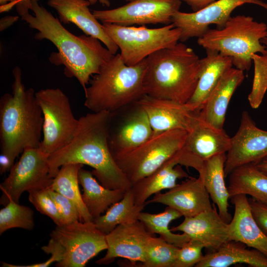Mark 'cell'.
Returning <instances> with one entry per match:
<instances>
[{
  "instance_id": "7a4b0ae2",
  "label": "cell",
  "mask_w": 267,
  "mask_h": 267,
  "mask_svg": "<svg viewBox=\"0 0 267 267\" xmlns=\"http://www.w3.org/2000/svg\"><path fill=\"white\" fill-rule=\"evenodd\" d=\"M31 10L34 15L29 13L21 19L38 31L35 39L48 40L56 47L58 52L51 54L50 61L64 65L65 75L76 78L85 89L90 77L98 74L114 54L98 39L86 35L77 36L69 32L38 0H32Z\"/></svg>"
},
{
  "instance_id": "30bf717a",
  "label": "cell",
  "mask_w": 267,
  "mask_h": 267,
  "mask_svg": "<svg viewBox=\"0 0 267 267\" xmlns=\"http://www.w3.org/2000/svg\"><path fill=\"white\" fill-rule=\"evenodd\" d=\"M36 96L44 117L43 137L39 148L49 156L71 141L79 119L74 116L69 98L60 89H42Z\"/></svg>"
},
{
  "instance_id": "f6af8a7d",
  "label": "cell",
  "mask_w": 267,
  "mask_h": 267,
  "mask_svg": "<svg viewBox=\"0 0 267 267\" xmlns=\"http://www.w3.org/2000/svg\"><path fill=\"white\" fill-rule=\"evenodd\" d=\"M91 4H94L97 2H99L104 6L109 7L110 5V2L109 0H87Z\"/></svg>"
},
{
  "instance_id": "f1b7e54d",
  "label": "cell",
  "mask_w": 267,
  "mask_h": 267,
  "mask_svg": "<svg viewBox=\"0 0 267 267\" xmlns=\"http://www.w3.org/2000/svg\"><path fill=\"white\" fill-rule=\"evenodd\" d=\"M230 197L249 195L256 200L267 202V174L254 163L242 165L229 175L227 186Z\"/></svg>"
},
{
  "instance_id": "836d02e7",
  "label": "cell",
  "mask_w": 267,
  "mask_h": 267,
  "mask_svg": "<svg viewBox=\"0 0 267 267\" xmlns=\"http://www.w3.org/2000/svg\"><path fill=\"white\" fill-rule=\"evenodd\" d=\"M35 225L34 212L26 206L10 201L0 210V234L15 227L32 230Z\"/></svg>"
},
{
  "instance_id": "b9f144b4",
  "label": "cell",
  "mask_w": 267,
  "mask_h": 267,
  "mask_svg": "<svg viewBox=\"0 0 267 267\" xmlns=\"http://www.w3.org/2000/svg\"><path fill=\"white\" fill-rule=\"evenodd\" d=\"M19 19L17 16H5L0 20V31H3L11 26Z\"/></svg>"
},
{
  "instance_id": "ac0fdd59",
  "label": "cell",
  "mask_w": 267,
  "mask_h": 267,
  "mask_svg": "<svg viewBox=\"0 0 267 267\" xmlns=\"http://www.w3.org/2000/svg\"><path fill=\"white\" fill-rule=\"evenodd\" d=\"M228 228L229 223L222 218L214 203L212 209L193 217H184L180 224L171 230L182 232L190 240L202 243L205 248L212 252L229 240Z\"/></svg>"
},
{
  "instance_id": "8d00e7d4",
  "label": "cell",
  "mask_w": 267,
  "mask_h": 267,
  "mask_svg": "<svg viewBox=\"0 0 267 267\" xmlns=\"http://www.w3.org/2000/svg\"><path fill=\"white\" fill-rule=\"evenodd\" d=\"M205 248L202 243L190 240L179 247L173 267H191L195 266L203 258L202 250Z\"/></svg>"
},
{
  "instance_id": "484cf974",
  "label": "cell",
  "mask_w": 267,
  "mask_h": 267,
  "mask_svg": "<svg viewBox=\"0 0 267 267\" xmlns=\"http://www.w3.org/2000/svg\"><path fill=\"white\" fill-rule=\"evenodd\" d=\"M242 242L229 240L217 250L210 252L195 266L196 267H227L244 263L253 267H267V257L259 251L249 249Z\"/></svg>"
},
{
  "instance_id": "83f0119b",
  "label": "cell",
  "mask_w": 267,
  "mask_h": 267,
  "mask_svg": "<svg viewBox=\"0 0 267 267\" xmlns=\"http://www.w3.org/2000/svg\"><path fill=\"white\" fill-rule=\"evenodd\" d=\"M91 172L82 167L79 183L83 188V202L93 220L100 216L113 204L120 201L127 190L105 188L96 180Z\"/></svg>"
},
{
  "instance_id": "1f68e13d",
  "label": "cell",
  "mask_w": 267,
  "mask_h": 267,
  "mask_svg": "<svg viewBox=\"0 0 267 267\" xmlns=\"http://www.w3.org/2000/svg\"><path fill=\"white\" fill-rule=\"evenodd\" d=\"M182 216L178 211L167 206L163 212L158 214L141 212L138 220L144 225L151 234L157 233L162 239L181 247L183 244L190 240L189 237L184 233H174L169 228V224L173 220Z\"/></svg>"
},
{
  "instance_id": "7bdbcfd3",
  "label": "cell",
  "mask_w": 267,
  "mask_h": 267,
  "mask_svg": "<svg viewBox=\"0 0 267 267\" xmlns=\"http://www.w3.org/2000/svg\"><path fill=\"white\" fill-rule=\"evenodd\" d=\"M13 165L9 158L5 155L1 153L0 155V173L1 175L10 170Z\"/></svg>"
},
{
  "instance_id": "60d3db41",
  "label": "cell",
  "mask_w": 267,
  "mask_h": 267,
  "mask_svg": "<svg viewBox=\"0 0 267 267\" xmlns=\"http://www.w3.org/2000/svg\"><path fill=\"white\" fill-rule=\"evenodd\" d=\"M16 9L21 17L29 13V10L32 7V0H16Z\"/></svg>"
},
{
  "instance_id": "6da1fadb",
  "label": "cell",
  "mask_w": 267,
  "mask_h": 267,
  "mask_svg": "<svg viewBox=\"0 0 267 267\" xmlns=\"http://www.w3.org/2000/svg\"><path fill=\"white\" fill-rule=\"evenodd\" d=\"M112 115L107 111L92 112L79 118L71 141L48 156L51 178L56 176L63 165L81 164L92 168V175L106 188L127 190L131 188V183L117 165L109 148Z\"/></svg>"
},
{
  "instance_id": "7dc6e473",
  "label": "cell",
  "mask_w": 267,
  "mask_h": 267,
  "mask_svg": "<svg viewBox=\"0 0 267 267\" xmlns=\"http://www.w3.org/2000/svg\"><path fill=\"white\" fill-rule=\"evenodd\" d=\"M261 43L265 46L266 47V50H267V53L266 54H265L264 55L266 56V57H267V36L265 37L264 38H263L262 40H261Z\"/></svg>"
},
{
  "instance_id": "d6a6232c",
  "label": "cell",
  "mask_w": 267,
  "mask_h": 267,
  "mask_svg": "<svg viewBox=\"0 0 267 267\" xmlns=\"http://www.w3.org/2000/svg\"><path fill=\"white\" fill-rule=\"evenodd\" d=\"M179 247L160 237L151 236L148 241L144 262L140 267H173Z\"/></svg>"
},
{
  "instance_id": "d4e9b609",
  "label": "cell",
  "mask_w": 267,
  "mask_h": 267,
  "mask_svg": "<svg viewBox=\"0 0 267 267\" xmlns=\"http://www.w3.org/2000/svg\"><path fill=\"white\" fill-rule=\"evenodd\" d=\"M206 51V56L200 59L199 80L196 89L186 103L197 111H200L222 76L233 66L230 57L216 51Z\"/></svg>"
},
{
  "instance_id": "5bb4252c",
  "label": "cell",
  "mask_w": 267,
  "mask_h": 267,
  "mask_svg": "<svg viewBox=\"0 0 267 267\" xmlns=\"http://www.w3.org/2000/svg\"><path fill=\"white\" fill-rule=\"evenodd\" d=\"M267 156V131L258 128L249 114L244 111L239 127L231 137L226 153L224 174L226 177L235 168L256 163Z\"/></svg>"
},
{
  "instance_id": "9c48e42d",
  "label": "cell",
  "mask_w": 267,
  "mask_h": 267,
  "mask_svg": "<svg viewBox=\"0 0 267 267\" xmlns=\"http://www.w3.org/2000/svg\"><path fill=\"white\" fill-rule=\"evenodd\" d=\"M107 35L118 46L120 56L129 66L136 65L155 51L178 43L181 31L171 23L158 28L102 23Z\"/></svg>"
},
{
  "instance_id": "52a82bcc",
  "label": "cell",
  "mask_w": 267,
  "mask_h": 267,
  "mask_svg": "<svg viewBox=\"0 0 267 267\" xmlns=\"http://www.w3.org/2000/svg\"><path fill=\"white\" fill-rule=\"evenodd\" d=\"M50 237L42 250L55 257L57 267H84L91 259L107 249L105 234L93 222L56 225Z\"/></svg>"
},
{
  "instance_id": "44dd1931",
  "label": "cell",
  "mask_w": 267,
  "mask_h": 267,
  "mask_svg": "<svg viewBox=\"0 0 267 267\" xmlns=\"http://www.w3.org/2000/svg\"><path fill=\"white\" fill-rule=\"evenodd\" d=\"M230 199L234 213L229 222V240L242 242L267 257V235L254 218L247 195L238 194Z\"/></svg>"
},
{
  "instance_id": "ffe728a7",
  "label": "cell",
  "mask_w": 267,
  "mask_h": 267,
  "mask_svg": "<svg viewBox=\"0 0 267 267\" xmlns=\"http://www.w3.org/2000/svg\"><path fill=\"white\" fill-rule=\"evenodd\" d=\"M231 137L222 129H216L199 117L192 129L187 132L183 149L200 166L212 157L226 153L230 145Z\"/></svg>"
},
{
  "instance_id": "3957f363",
  "label": "cell",
  "mask_w": 267,
  "mask_h": 267,
  "mask_svg": "<svg viewBox=\"0 0 267 267\" xmlns=\"http://www.w3.org/2000/svg\"><path fill=\"white\" fill-rule=\"evenodd\" d=\"M12 74V93L0 100V141L1 153L13 165L25 149L39 147L44 117L34 89L25 88L21 69L15 67Z\"/></svg>"
},
{
  "instance_id": "4316f807",
  "label": "cell",
  "mask_w": 267,
  "mask_h": 267,
  "mask_svg": "<svg viewBox=\"0 0 267 267\" xmlns=\"http://www.w3.org/2000/svg\"><path fill=\"white\" fill-rule=\"evenodd\" d=\"M226 156V153H222L206 160L199 176L202 178L210 198L217 205L219 215L229 223L232 216L228 212L230 197L224 180Z\"/></svg>"
},
{
  "instance_id": "ba28073f",
  "label": "cell",
  "mask_w": 267,
  "mask_h": 267,
  "mask_svg": "<svg viewBox=\"0 0 267 267\" xmlns=\"http://www.w3.org/2000/svg\"><path fill=\"white\" fill-rule=\"evenodd\" d=\"M187 134L186 131L181 129L154 134L137 147L112 154L132 185L153 173L180 149Z\"/></svg>"
},
{
  "instance_id": "4dcf8cb0",
  "label": "cell",
  "mask_w": 267,
  "mask_h": 267,
  "mask_svg": "<svg viewBox=\"0 0 267 267\" xmlns=\"http://www.w3.org/2000/svg\"><path fill=\"white\" fill-rule=\"evenodd\" d=\"M145 206L135 204L133 192L130 188L120 201L112 205L105 214L94 219L93 222L97 229L106 235L119 224L138 220V215Z\"/></svg>"
},
{
  "instance_id": "8fae6325",
  "label": "cell",
  "mask_w": 267,
  "mask_h": 267,
  "mask_svg": "<svg viewBox=\"0 0 267 267\" xmlns=\"http://www.w3.org/2000/svg\"><path fill=\"white\" fill-rule=\"evenodd\" d=\"M53 179L49 176L48 156L39 148L25 149L0 184V203L5 206L11 201L19 203L24 191L48 188Z\"/></svg>"
},
{
  "instance_id": "74e56055",
  "label": "cell",
  "mask_w": 267,
  "mask_h": 267,
  "mask_svg": "<svg viewBox=\"0 0 267 267\" xmlns=\"http://www.w3.org/2000/svg\"><path fill=\"white\" fill-rule=\"evenodd\" d=\"M64 224L80 221V215L75 205L60 193L48 188Z\"/></svg>"
},
{
  "instance_id": "c3c4849f",
  "label": "cell",
  "mask_w": 267,
  "mask_h": 267,
  "mask_svg": "<svg viewBox=\"0 0 267 267\" xmlns=\"http://www.w3.org/2000/svg\"><path fill=\"white\" fill-rule=\"evenodd\" d=\"M125 0L127 1H130L131 0Z\"/></svg>"
},
{
  "instance_id": "ee69618b",
  "label": "cell",
  "mask_w": 267,
  "mask_h": 267,
  "mask_svg": "<svg viewBox=\"0 0 267 267\" xmlns=\"http://www.w3.org/2000/svg\"><path fill=\"white\" fill-rule=\"evenodd\" d=\"M255 164L260 170L267 174V156L255 163Z\"/></svg>"
},
{
  "instance_id": "5b68a950",
  "label": "cell",
  "mask_w": 267,
  "mask_h": 267,
  "mask_svg": "<svg viewBox=\"0 0 267 267\" xmlns=\"http://www.w3.org/2000/svg\"><path fill=\"white\" fill-rule=\"evenodd\" d=\"M145 59L127 65L120 53L113 55L94 75L84 89L85 106L92 112H117L145 95L143 78Z\"/></svg>"
},
{
  "instance_id": "e0dca14e",
  "label": "cell",
  "mask_w": 267,
  "mask_h": 267,
  "mask_svg": "<svg viewBox=\"0 0 267 267\" xmlns=\"http://www.w3.org/2000/svg\"><path fill=\"white\" fill-rule=\"evenodd\" d=\"M210 198L202 178L190 177L164 193H156L145 205L161 203L177 210L184 217H191L213 208Z\"/></svg>"
},
{
  "instance_id": "277c9868",
  "label": "cell",
  "mask_w": 267,
  "mask_h": 267,
  "mask_svg": "<svg viewBox=\"0 0 267 267\" xmlns=\"http://www.w3.org/2000/svg\"><path fill=\"white\" fill-rule=\"evenodd\" d=\"M143 78L145 94L186 103L199 80L200 59L182 42L158 50L145 58Z\"/></svg>"
},
{
  "instance_id": "bcb514c9",
  "label": "cell",
  "mask_w": 267,
  "mask_h": 267,
  "mask_svg": "<svg viewBox=\"0 0 267 267\" xmlns=\"http://www.w3.org/2000/svg\"><path fill=\"white\" fill-rule=\"evenodd\" d=\"M9 2H13L16 5V0H0V5H5Z\"/></svg>"
},
{
  "instance_id": "ab89813d",
  "label": "cell",
  "mask_w": 267,
  "mask_h": 267,
  "mask_svg": "<svg viewBox=\"0 0 267 267\" xmlns=\"http://www.w3.org/2000/svg\"><path fill=\"white\" fill-rule=\"evenodd\" d=\"M189 5L193 12L198 11L217 0H180Z\"/></svg>"
},
{
  "instance_id": "f35d334b",
  "label": "cell",
  "mask_w": 267,
  "mask_h": 267,
  "mask_svg": "<svg viewBox=\"0 0 267 267\" xmlns=\"http://www.w3.org/2000/svg\"><path fill=\"white\" fill-rule=\"evenodd\" d=\"M248 202L256 222L267 235V202L261 201L251 197L248 198Z\"/></svg>"
},
{
  "instance_id": "cb8c5ba5",
  "label": "cell",
  "mask_w": 267,
  "mask_h": 267,
  "mask_svg": "<svg viewBox=\"0 0 267 267\" xmlns=\"http://www.w3.org/2000/svg\"><path fill=\"white\" fill-rule=\"evenodd\" d=\"M134 103V108L114 131L109 130L108 143L111 153L137 147L154 134L146 112Z\"/></svg>"
},
{
  "instance_id": "f546056e",
  "label": "cell",
  "mask_w": 267,
  "mask_h": 267,
  "mask_svg": "<svg viewBox=\"0 0 267 267\" xmlns=\"http://www.w3.org/2000/svg\"><path fill=\"white\" fill-rule=\"evenodd\" d=\"M81 164H68L60 167L49 188L71 200L77 208L80 222H93V219L85 205L80 193L78 174Z\"/></svg>"
},
{
  "instance_id": "7c38bea8",
  "label": "cell",
  "mask_w": 267,
  "mask_h": 267,
  "mask_svg": "<svg viewBox=\"0 0 267 267\" xmlns=\"http://www.w3.org/2000/svg\"><path fill=\"white\" fill-rule=\"evenodd\" d=\"M180 0H131L125 5L108 10H94L95 18L102 23L123 26L172 23L179 11Z\"/></svg>"
},
{
  "instance_id": "7402d4cb",
  "label": "cell",
  "mask_w": 267,
  "mask_h": 267,
  "mask_svg": "<svg viewBox=\"0 0 267 267\" xmlns=\"http://www.w3.org/2000/svg\"><path fill=\"white\" fill-rule=\"evenodd\" d=\"M243 72L231 67L224 73L199 111L203 121L216 129H223L230 99L244 79Z\"/></svg>"
},
{
  "instance_id": "d6986e66",
  "label": "cell",
  "mask_w": 267,
  "mask_h": 267,
  "mask_svg": "<svg viewBox=\"0 0 267 267\" xmlns=\"http://www.w3.org/2000/svg\"><path fill=\"white\" fill-rule=\"evenodd\" d=\"M48 5L57 12L61 23H73L85 35L98 39L112 54L118 46L107 35L98 20L91 12L87 0H48Z\"/></svg>"
},
{
  "instance_id": "4fadbf2b",
  "label": "cell",
  "mask_w": 267,
  "mask_h": 267,
  "mask_svg": "<svg viewBox=\"0 0 267 267\" xmlns=\"http://www.w3.org/2000/svg\"><path fill=\"white\" fill-rule=\"evenodd\" d=\"M245 3L257 4L267 10V3L261 0H217L197 11H177L172 18V23L180 30L179 41L184 42L190 38L201 37L211 24H215L217 29L223 28L232 12Z\"/></svg>"
},
{
  "instance_id": "d590c367",
  "label": "cell",
  "mask_w": 267,
  "mask_h": 267,
  "mask_svg": "<svg viewBox=\"0 0 267 267\" xmlns=\"http://www.w3.org/2000/svg\"><path fill=\"white\" fill-rule=\"evenodd\" d=\"M29 200L41 214L49 217L56 225L64 224L56 205L49 195L48 188L28 191Z\"/></svg>"
},
{
  "instance_id": "603a6c76",
  "label": "cell",
  "mask_w": 267,
  "mask_h": 267,
  "mask_svg": "<svg viewBox=\"0 0 267 267\" xmlns=\"http://www.w3.org/2000/svg\"><path fill=\"white\" fill-rule=\"evenodd\" d=\"M179 150L153 173L132 184L136 205L146 206V200L151 195L173 188L177 185L178 179L190 177L182 168Z\"/></svg>"
},
{
  "instance_id": "8992f818",
  "label": "cell",
  "mask_w": 267,
  "mask_h": 267,
  "mask_svg": "<svg viewBox=\"0 0 267 267\" xmlns=\"http://www.w3.org/2000/svg\"><path fill=\"white\" fill-rule=\"evenodd\" d=\"M267 36V25L244 15L231 16L223 28L209 29L198 38V44L206 50L229 57L233 65L243 71L250 69L252 55L267 53L261 40Z\"/></svg>"
},
{
  "instance_id": "e575fe53",
  "label": "cell",
  "mask_w": 267,
  "mask_h": 267,
  "mask_svg": "<svg viewBox=\"0 0 267 267\" xmlns=\"http://www.w3.org/2000/svg\"><path fill=\"white\" fill-rule=\"evenodd\" d=\"M254 66V75L251 91L248 99L251 107L258 108L267 90V58L258 53L252 55Z\"/></svg>"
},
{
  "instance_id": "9a60e30c",
  "label": "cell",
  "mask_w": 267,
  "mask_h": 267,
  "mask_svg": "<svg viewBox=\"0 0 267 267\" xmlns=\"http://www.w3.org/2000/svg\"><path fill=\"white\" fill-rule=\"evenodd\" d=\"M138 220L134 222L120 224L105 235L107 252L96 261L98 265H108L116 258L129 260L132 264L143 263L145 258L146 247L152 236Z\"/></svg>"
},
{
  "instance_id": "2e32d148",
  "label": "cell",
  "mask_w": 267,
  "mask_h": 267,
  "mask_svg": "<svg viewBox=\"0 0 267 267\" xmlns=\"http://www.w3.org/2000/svg\"><path fill=\"white\" fill-rule=\"evenodd\" d=\"M135 103L146 112L154 134L174 129L190 131L198 120L199 111L186 103L144 95Z\"/></svg>"
}]
</instances>
